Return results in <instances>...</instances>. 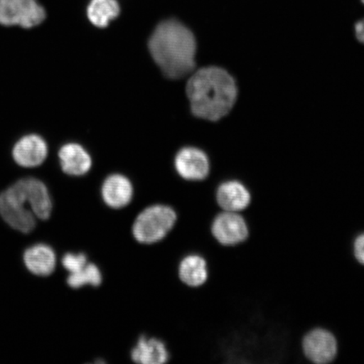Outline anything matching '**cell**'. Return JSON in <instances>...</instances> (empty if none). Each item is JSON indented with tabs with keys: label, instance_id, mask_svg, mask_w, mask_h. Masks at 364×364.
Instances as JSON below:
<instances>
[{
	"label": "cell",
	"instance_id": "cell-11",
	"mask_svg": "<svg viewBox=\"0 0 364 364\" xmlns=\"http://www.w3.org/2000/svg\"><path fill=\"white\" fill-rule=\"evenodd\" d=\"M177 174L188 181H202L210 173V163L203 150L188 147L180 150L175 159Z\"/></svg>",
	"mask_w": 364,
	"mask_h": 364
},
{
	"label": "cell",
	"instance_id": "cell-8",
	"mask_svg": "<svg viewBox=\"0 0 364 364\" xmlns=\"http://www.w3.org/2000/svg\"><path fill=\"white\" fill-rule=\"evenodd\" d=\"M129 360L136 364H166L172 354L165 339L156 334L140 333L129 350Z\"/></svg>",
	"mask_w": 364,
	"mask_h": 364
},
{
	"label": "cell",
	"instance_id": "cell-9",
	"mask_svg": "<svg viewBox=\"0 0 364 364\" xmlns=\"http://www.w3.org/2000/svg\"><path fill=\"white\" fill-rule=\"evenodd\" d=\"M176 274L179 283L185 288L198 290L210 280V265L203 253L189 252L177 262Z\"/></svg>",
	"mask_w": 364,
	"mask_h": 364
},
{
	"label": "cell",
	"instance_id": "cell-17",
	"mask_svg": "<svg viewBox=\"0 0 364 364\" xmlns=\"http://www.w3.org/2000/svg\"><path fill=\"white\" fill-rule=\"evenodd\" d=\"M120 6L117 0H91L87 8V16L92 24L105 28L119 16Z\"/></svg>",
	"mask_w": 364,
	"mask_h": 364
},
{
	"label": "cell",
	"instance_id": "cell-7",
	"mask_svg": "<svg viewBox=\"0 0 364 364\" xmlns=\"http://www.w3.org/2000/svg\"><path fill=\"white\" fill-rule=\"evenodd\" d=\"M301 348L304 357L315 364H329L339 353L338 338L325 327H315L303 336Z\"/></svg>",
	"mask_w": 364,
	"mask_h": 364
},
{
	"label": "cell",
	"instance_id": "cell-13",
	"mask_svg": "<svg viewBox=\"0 0 364 364\" xmlns=\"http://www.w3.org/2000/svg\"><path fill=\"white\" fill-rule=\"evenodd\" d=\"M48 154V144L38 134L21 136L12 149L14 161L17 165L25 168H34L42 165Z\"/></svg>",
	"mask_w": 364,
	"mask_h": 364
},
{
	"label": "cell",
	"instance_id": "cell-16",
	"mask_svg": "<svg viewBox=\"0 0 364 364\" xmlns=\"http://www.w3.org/2000/svg\"><path fill=\"white\" fill-rule=\"evenodd\" d=\"M105 281L104 272L97 262L90 260L81 270L68 274L66 284L70 289L80 290L85 288H102Z\"/></svg>",
	"mask_w": 364,
	"mask_h": 364
},
{
	"label": "cell",
	"instance_id": "cell-1",
	"mask_svg": "<svg viewBox=\"0 0 364 364\" xmlns=\"http://www.w3.org/2000/svg\"><path fill=\"white\" fill-rule=\"evenodd\" d=\"M53 203L48 186L42 181L24 178L0 194V215L14 230L28 234L35 229L36 220H48Z\"/></svg>",
	"mask_w": 364,
	"mask_h": 364
},
{
	"label": "cell",
	"instance_id": "cell-2",
	"mask_svg": "<svg viewBox=\"0 0 364 364\" xmlns=\"http://www.w3.org/2000/svg\"><path fill=\"white\" fill-rule=\"evenodd\" d=\"M186 95L195 117L216 122L231 111L237 99L235 80L224 68H201L191 77Z\"/></svg>",
	"mask_w": 364,
	"mask_h": 364
},
{
	"label": "cell",
	"instance_id": "cell-21",
	"mask_svg": "<svg viewBox=\"0 0 364 364\" xmlns=\"http://www.w3.org/2000/svg\"><path fill=\"white\" fill-rule=\"evenodd\" d=\"M362 3L364 4V0H361Z\"/></svg>",
	"mask_w": 364,
	"mask_h": 364
},
{
	"label": "cell",
	"instance_id": "cell-12",
	"mask_svg": "<svg viewBox=\"0 0 364 364\" xmlns=\"http://www.w3.org/2000/svg\"><path fill=\"white\" fill-rule=\"evenodd\" d=\"M215 201L220 210L243 213L252 204V196L242 182L230 180L218 186Z\"/></svg>",
	"mask_w": 364,
	"mask_h": 364
},
{
	"label": "cell",
	"instance_id": "cell-14",
	"mask_svg": "<svg viewBox=\"0 0 364 364\" xmlns=\"http://www.w3.org/2000/svg\"><path fill=\"white\" fill-rule=\"evenodd\" d=\"M59 161L63 172L70 176H83L90 171L92 159L81 145L70 143L59 149Z\"/></svg>",
	"mask_w": 364,
	"mask_h": 364
},
{
	"label": "cell",
	"instance_id": "cell-6",
	"mask_svg": "<svg viewBox=\"0 0 364 364\" xmlns=\"http://www.w3.org/2000/svg\"><path fill=\"white\" fill-rule=\"evenodd\" d=\"M45 19V9L38 0H0V25L29 29Z\"/></svg>",
	"mask_w": 364,
	"mask_h": 364
},
{
	"label": "cell",
	"instance_id": "cell-4",
	"mask_svg": "<svg viewBox=\"0 0 364 364\" xmlns=\"http://www.w3.org/2000/svg\"><path fill=\"white\" fill-rule=\"evenodd\" d=\"M178 220V212L169 203L145 205L136 213L131 223V237L140 247H156L170 237Z\"/></svg>",
	"mask_w": 364,
	"mask_h": 364
},
{
	"label": "cell",
	"instance_id": "cell-19",
	"mask_svg": "<svg viewBox=\"0 0 364 364\" xmlns=\"http://www.w3.org/2000/svg\"><path fill=\"white\" fill-rule=\"evenodd\" d=\"M352 252L355 261L364 267V232H361L353 240Z\"/></svg>",
	"mask_w": 364,
	"mask_h": 364
},
{
	"label": "cell",
	"instance_id": "cell-20",
	"mask_svg": "<svg viewBox=\"0 0 364 364\" xmlns=\"http://www.w3.org/2000/svg\"><path fill=\"white\" fill-rule=\"evenodd\" d=\"M355 34L359 42L364 44V19L358 21L355 25Z\"/></svg>",
	"mask_w": 364,
	"mask_h": 364
},
{
	"label": "cell",
	"instance_id": "cell-5",
	"mask_svg": "<svg viewBox=\"0 0 364 364\" xmlns=\"http://www.w3.org/2000/svg\"><path fill=\"white\" fill-rule=\"evenodd\" d=\"M209 234L220 247L236 248L249 240L250 225L242 213L220 210L209 223Z\"/></svg>",
	"mask_w": 364,
	"mask_h": 364
},
{
	"label": "cell",
	"instance_id": "cell-10",
	"mask_svg": "<svg viewBox=\"0 0 364 364\" xmlns=\"http://www.w3.org/2000/svg\"><path fill=\"white\" fill-rule=\"evenodd\" d=\"M104 206L112 212H124L134 199V186L124 175L112 174L104 180L101 188Z\"/></svg>",
	"mask_w": 364,
	"mask_h": 364
},
{
	"label": "cell",
	"instance_id": "cell-3",
	"mask_svg": "<svg viewBox=\"0 0 364 364\" xmlns=\"http://www.w3.org/2000/svg\"><path fill=\"white\" fill-rule=\"evenodd\" d=\"M149 49L168 78H183L194 70L197 43L192 31L179 21L161 22L150 36Z\"/></svg>",
	"mask_w": 364,
	"mask_h": 364
},
{
	"label": "cell",
	"instance_id": "cell-18",
	"mask_svg": "<svg viewBox=\"0 0 364 364\" xmlns=\"http://www.w3.org/2000/svg\"><path fill=\"white\" fill-rule=\"evenodd\" d=\"M90 261L89 254L85 252H70L63 255L61 260L62 267L68 274L82 269Z\"/></svg>",
	"mask_w": 364,
	"mask_h": 364
},
{
	"label": "cell",
	"instance_id": "cell-15",
	"mask_svg": "<svg viewBox=\"0 0 364 364\" xmlns=\"http://www.w3.org/2000/svg\"><path fill=\"white\" fill-rule=\"evenodd\" d=\"M25 265L31 272L39 277H48L55 272L57 255L50 245L36 244L24 254Z\"/></svg>",
	"mask_w": 364,
	"mask_h": 364
}]
</instances>
